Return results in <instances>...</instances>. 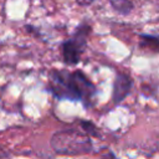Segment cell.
Masks as SVG:
<instances>
[{
  "label": "cell",
  "mask_w": 159,
  "mask_h": 159,
  "mask_svg": "<svg viewBox=\"0 0 159 159\" xmlns=\"http://www.w3.org/2000/svg\"><path fill=\"white\" fill-rule=\"evenodd\" d=\"M76 1H77V4H80L81 6H88V5L93 4L96 0H76Z\"/></svg>",
  "instance_id": "ba28073f"
},
{
  "label": "cell",
  "mask_w": 159,
  "mask_h": 159,
  "mask_svg": "<svg viewBox=\"0 0 159 159\" xmlns=\"http://www.w3.org/2000/svg\"><path fill=\"white\" fill-rule=\"evenodd\" d=\"M91 32V26L87 24H81L77 26L73 35L62 42V55L63 61L67 65H76L80 62L81 55L87 46V37Z\"/></svg>",
  "instance_id": "3957f363"
},
{
  "label": "cell",
  "mask_w": 159,
  "mask_h": 159,
  "mask_svg": "<svg viewBox=\"0 0 159 159\" xmlns=\"http://www.w3.org/2000/svg\"><path fill=\"white\" fill-rule=\"evenodd\" d=\"M50 145L60 155H82L92 152L91 137L76 128L55 132L50 138Z\"/></svg>",
  "instance_id": "7a4b0ae2"
},
{
  "label": "cell",
  "mask_w": 159,
  "mask_h": 159,
  "mask_svg": "<svg viewBox=\"0 0 159 159\" xmlns=\"http://www.w3.org/2000/svg\"><path fill=\"white\" fill-rule=\"evenodd\" d=\"M47 91L57 99L80 101L86 108L93 106L97 94L96 86L80 70H52L48 75Z\"/></svg>",
  "instance_id": "6da1fadb"
},
{
  "label": "cell",
  "mask_w": 159,
  "mask_h": 159,
  "mask_svg": "<svg viewBox=\"0 0 159 159\" xmlns=\"http://www.w3.org/2000/svg\"><path fill=\"white\" fill-rule=\"evenodd\" d=\"M80 127H81V130L83 133H86L88 137H96V138H99L101 137V133H99L98 128L96 127V124L93 122H89V120H80Z\"/></svg>",
  "instance_id": "52a82bcc"
},
{
  "label": "cell",
  "mask_w": 159,
  "mask_h": 159,
  "mask_svg": "<svg viewBox=\"0 0 159 159\" xmlns=\"http://www.w3.org/2000/svg\"><path fill=\"white\" fill-rule=\"evenodd\" d=\"M111 5L120 15H128L133 10V2L130 0H111Z\"/></svg>",
  "instance_id": "8992f818"
},
{
  "label": "cell",
  "mask_w": 159,
  "mask_h": 159,
  "mask_svg": "<svg viewBox=\"0 0 159 159\" xmlns=\"http://www.w3.org/2000/svg\"><path fill=\"white\" fill-rule=\"evenodd\" d=\"M133 86L132 78L127 73L118 72L114 78L113 83V92H112V101L114 104H119L124 101V98L129 94Z\"/></svg>",
  "instance_id": "277c9868"
},
{
  "label": "cell",
  "mask_w": 159,
  "mask_h": 159,
  "mask_svg": "<svg viewBox=\"0 0 159 159\" xmlns=\"http://www.w3.org/2000/svg\"><path fill=\"white\" fill-rule=\"evenodd\" d=\"M139 46L150 52L159 53V35L140 34L139 35Z\"/></svg>",
  "instance_id": "5b68a950"
}]
</instances>
